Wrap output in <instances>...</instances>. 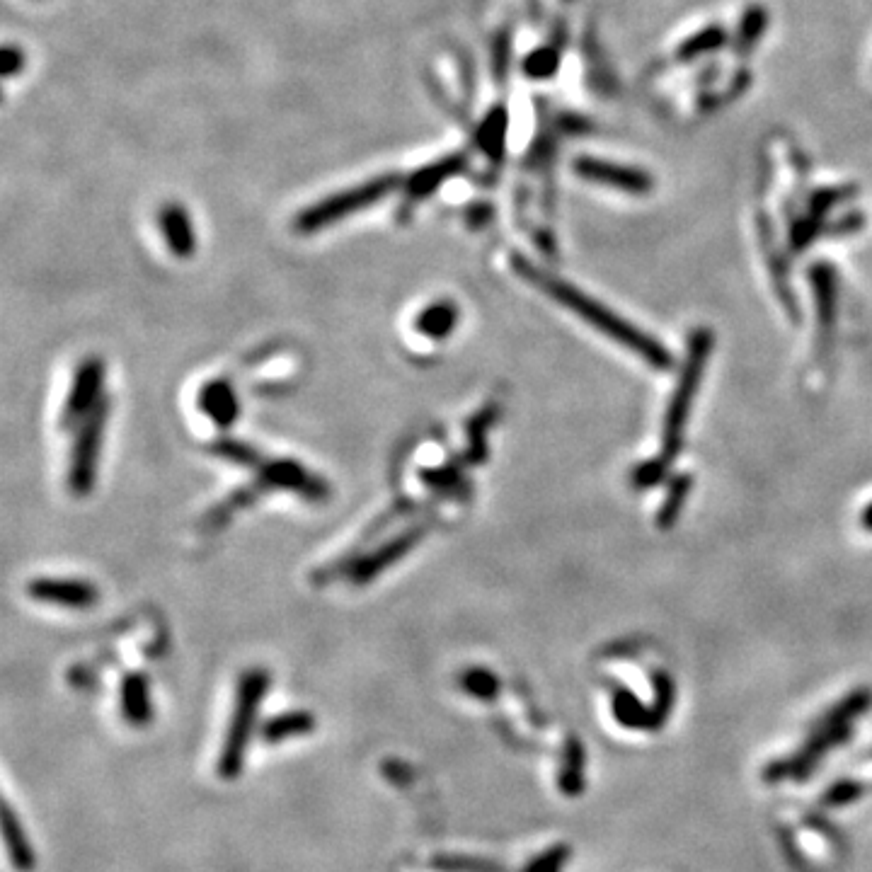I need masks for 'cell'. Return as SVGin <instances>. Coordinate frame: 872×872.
<instances>
[{
  "label": "cell",
  "mask_w": 872,
  "mask_h": 872,
  "mask_svg": "<svg viewBox=\"0 0 872 872\" xmlns=\"http://www.w3.org/2000/svg\"><path fill=\"white\" fill-rule=\"evenodd\" d=\"M3 834H5V846H8L10 860H13L15 868L20 872H32L34 865H37V858H34L32 843L25 834V826H22L20 817H17L13 807H10V802H5L3 805Z\"/></svg>",
  "instance_id": "17"
},
{
  "label": "cell",
  "mask_w": 872,
  "mask_h": 872,
  "mask_svg": "<svg viewBox=\"0 0 872 872\" xmlns=\"http://www.w3.org/2000/svg\"><path fill=\"white\" fill-rule=\"evenodd\" d=\"M824 218L826 216H822V214L807 211V214L795 223L793 231H790V250L802 252L807 248V245L812 243L814 238H819V233L824 231Z\"/></svg>",
  "instance_id": "29"
},
{
  "label": "cell",
  "mask_w": 872,
  "mask_h": 872,
  "mask_svg": "<svg viewBox=\"0 0 872 872\" xmlns=\"http://www.w3.org/2000/svg\"><path fill=\"white\" fill-rule=\"evenodd\" d=\"M432 868L436 872H509L507 865L497 863L492 858L478 856H451V853H439L432 858Z\"/></svg>",
  "instance_id": "25"
},
{
  "label": "cell",
  "mask_w": 872,
  "mask_h": 872,
  "mask_svg": "<svg viewBox=\"0 0 872 872\" xmlns=\"http://www.w3.org/2000/svg\"><path fill=\"white\" fill-rule=\"evenodd\" d=\"M512 267L521 279H526L529 284L536 286V289H541L545 296H550L553 301H558L560 306L567 308V311L579 315L584 323L592 325L594 330L601 332V335L611 337L613 342L628 347L630 352L645 359L647 364L652 366V369L667 371L671 366V354L662 347V344H659L657 340H652L650 335H645V332L638 330L635 325H630L628 320L621 318V315L608 311L606 306H601L599 301L589 298L587 294H584V291H579L577 286H572V284H567V281L553 277V274L545 272V269H541V267H536L531 260H526V257H521V255L512 257Z\"/></svg>",
  "instance_id": "1"
},
{
  "label": "cell",
  "mask_w": 872,
  "mask_h": 872,
  "mask_svg": "<svg viewBox=\"0 0 872 872\" xmlns=\"http://www.w3.org/2000/svg\"><path fill=\"white\" fill-rule=\"evenodd\" d=\"M27 594L34 601L42 604L71 608V611H85L93 608L100 599V592L85 579H56V577H39L27 584Z\"/></svg>",
  "instance_id": "8"
},
{
  "label": "cell",
  "mask_w": 872,
  "mask_h": 872,
  "mask_svg": "<svg viewBox=\"0 0 872 872\" xmlns=\"http://www.w3.org/2000/svg\"><path fill=\"white\" fill-rule=\"evenodd\" d=\"M495 417H497V407L490 405V407H485V410L480 412V415L475 417L473 422H470L468 439H470V449H473V453H470V458H473V461H483V458L487 456L485 436H487V432H490V424L495 422Z\"/></svg>",
  "instance_id": "30"
},
{
  "label": "cell",
  "mask_w": 872,
  "mask_h": 872,
  "mask_svg": "<svg viewBox=\"0 0 872 872\" xmlns=\"http://www.w3.org/2000/svg\"><path fill=\"white\" fill-rule=\"evenodd\" d=\"M560 68V54L553 47H541L531 51L521 63V71L526 73V78L531 80H548L558 73Z\"/></svg>",
  "instance_id": "28"
},
{
  "label": "cell",
  "mask_w": 872,
  "mask_h": 872,
  "mask_svg": "<svg viewBox=\"0 0 872 872\" xmlns=\"http://www.w3.org/2000/svg\"><path fill=\"white\" fill-rule=\"evenodd\" d=\"M199 410L209 417L216 427H231L240 415V403L238 395H235L233 386L223 378L218 381H209L199 393Z\"/></svg>",
  "instance_id": "14"
},
{
  "label": "cell",
  "mask_w": 872,
  "mask_h": 872,
  "mask_svg": "<svg viewBox=\"0 0 872 872\" xmlns=\"http://www.w3.org/2000/svg\"><path fill=\"white\" fill-rule=\"evenodd\" d=\"M102 388H105V361L97 357H88L78 364L76 374H73L71 390L66 395L61 412V427L73 429L78 427L97 405L102 403Z\"/></svg>",
  "instance_id": "6"
},
{
  "label": "cell",
  "mask_w": 872,
  "mask_h": 872,
  "mask_svg": "<svg viewBox=\"0 0 872 872\" xmlns=\"http://www.w3.org/2000/svg\"><path fill=\"white\" fill-rule=\"evenodd\" d=\"M766 27H768V10L763 8V5H749V8L744 10L742 22H739L737 27L734 49H737L739 54H751V51L759 47Z\"/></svg>",
  "instance_id": "23"
},
{
  "label": "cell",
  "mask_w": 872,
  "mask_h": 872,
  "mask_svg": "<svg viewBox=\"0 0 872 872\" xmlns=\"http://www.w3.org/2000/svg\"><path fill=\"white\" fill-rule=\"evenodd\" d=\"M158 226L172 257L189 260L197 252V233H194L192 218H189L185 206L177 202L165 204L158 211Z\"/></svg>",
  "instance_id": "13"
},
{
  "label": "cell",
  "mask_w": 872,
  "mask_h": 872,
  "mask_svg": "<svg viewBox=\"0 0 872 872\" xmlns=\"http://www.w3.org/2000/svg\"><path fill=\"white\" fill-rule=\"evenodd\" d=\"M267 688L269 674L265 669H248L240 676L231 725H228L221 756H218V773H221L223 780H235L243 771L245 751H248L250 737L257 727V717H260Z\"/></svg>",
  "instance_id": "3"
},
{
  "label": "cell",
  "mask_w": 872,
  "mask_h": 872,
  "mask_svg": "<svg viewBox=\"0 0 872 872\" xmlns=\"http://www.w3.org/2000/svg\"><path fill=\"white\" fill-rule=\"evenodd\" d=\"M507 126H509V112L504 107L490 109V114L480 122L478 131H475V143H478L480 151L485 153L490 160H502L504 146H507Z\"/></svg>",
  "instance_id": "19"
},
{
  "label": "cell",
  "mask_w": 872,
  "mask_h": 872,
  "mask_svg": "<svg viewBox=\"0 0 872 872\" xmlns=\"http://www.w3.org/2000/svg\"><path fill=\"white\" fill-rule=\"evenodd\" d=\"M727 39H730V34H727L725 27L710 25L701 32L691 34V37H688L686 42L681 44L679 49H676V59L691 63V61L701 59V56H705V54H713V51L722 49L727 44Z\"/></svg>",
  "instance_id": "22"
},
{
  "label": "cell",
  "mask_w": 872,
  "mask_h": 872,
  "mask_svg": "<svg viewBox=\"0 0 872 872\" xmlns=\"http://www.w3.org/2000/svg\"><path fill=\"white\" fill-rule=\"evenodd\" d=\"M584 768H587V751H584V744L579 742L577 737H570L565 742V749H562V766L558 776V788L567 797H577L579 793H584V785H587V780H584Z\"/></svg>",
  "instance_id": "18"
},
{
  "label": "cell",
  "mask_w": 872,
  "mask_h": 872,
  "mask_svg": "<svg viewBox=\"0 0 872 872\" xmlns=\"http://www.w3.org/2000/svg\"><path fill=\"white\" fill-rule=\"evenodd\" d=\"M260 480L267 487H279V490L296 492V495L313 499V502H320V499L330 495V487H327L325 480H320L318 475L308 473L301 463L289 461V458H284V461L265 463L260 470Z\"/></svg>",
  "instance_id": "9"
},
{
  "label": "cell",
  "mask_w": 872,
  "mask_h": 872,
  "mask_svg": "<svg viewBox=\"0 0 872 872\" xmlns=\"http://www.w3.org/2000/svg\"><path fill=\"white\" fill-rule=\"evenodd\" d=\"M865 783H860V780H851V778H843L839 783H834L831 788H826V793L822 795V805L824 807H846L851 805V802H858L860 797L865 795Z\"/></svg>",
  "instance_id": "31"
},
{
  "label": "cell",
  "mask_w": 872,
  "mask_h": 872,
  "mask_svg": "<svg viewBox=\"0 0 872 872\" xmlns=\"http://www.w3.org/2000/svg\"><path fill=\"white\" fill-rule=\"evenodd\" d=\"M422 529H410L405 533H400V536L390 538L388 543L378 545L374 553L364 555L357 565L352 567V579L354 584H366L369 579H374L381 575L383 570H388V567H393L395 562H398L403 555L410 553L412 548H415L417 541L422 538Z\"/></svg>",
  "instance_id": "11"
},
{
  "label": "cell",
  "mask_w": 872,
  "mask_h": 872,
  "mask_svg": "<svg viewBox=\"0 0 872 872\" xmlns=\"http://www.w3.org/2000/svg\"><path fill=\"white\" fill-rule=\"evenodd\" d=\"M572 168H575L577 177H582V180L596 182V185H606L613 189H623V192L635 194V197L650 194L654 187L652 175L647 170L633 168V165L613 163V160L582 156L575 160Z\"/></svg>",
  "instance_id": "7"
},
{
  "label": "cell",
  "mask_w": 872,
  "mask_h": 872,
  "mask_svg": "<svg viewBox=\"0 0 872 872\" xmlns=\"http://www.w3.org/2000/svg\"><path fill=\"white\" fill-rule=\"evenodd\" d=\"M810 281L814 286V301H817L819 349L829 352V342L836 325V269L826 265V262H817L810 269Z\"/></svg>",
  "instance_id": "12"
},
{
  "label": "cell",
  "mask_w": 872,
  "mask_h": 872,
  "mask_svg": "<svg viewBox=\"0 0 872 872\" xmlns=\"http://www.w3.org/2000/svg\"><path fill=\"white\" fill-rule=\"evenodd\" d=\"M122 713L131 727H146L153 720V703L148 679L141 671H131L122 681Z\"/></svg>",
  "instance_id": "15"
},
{
  "label": "cell",
  "mask_w": 872,
  "mask_h": 872,
  "mask_svg": "<svg viewBox=\"0 0 872 872\" xmlns=\"http://www.w3.org/2000/svg\"><path fill=\"white\" fill-rule=\"evenodd\" d=\"M570 856H572V848L567 846V843H558V846L538 853V856L526 865L524 872H562L565 870V865L570 863Z\"/></svg>",
  "instance_id": "34"
},
{
  "label": "cell",
  "mask_w": 872,
  "mask_h": 872,
  "mask_svg": "<svg viewBox=\"0 0 872 872\" xmlns=\"http://www.w3.org/2000/svg\"><path fill=\"white\" fill-rule=\"evenodd\" d=\"M458 684H461L463 691H466L468 696H473L475 701H495L499 693L497 674H492V671L485 667L466 669L461 674V679H458Z\"/></svg>",
  "instance_id": "26"
},
{
  "label": "cell",
  "mask_w": 872,
  "mask_h": 872,
  "mask_svg": "<svg viewBox=\"0 0 872 872\" xmlns=\"http://www.w3.org/2000/svg\"><path fill=\"white\" fill-rule=\"evenodd\" d=\"M691 483H693L691 475H679V478L671 480L667 497H664V504L657 512V526L662 531L671 529V526L676 524V519L681 516V512H684V502L688 492H691Z\"/></svg>",
  "instance_id": "24"
},
{
  "label": "cell",
  "mask_w": 872,
  "mask_h": 872,
  "mask_svg": "<svg viewBox=\"0 0 872 872\" xmlns=\"http://www.w3.org/2000/svg\"><path fill=\"white\" fill-rule=\"evenodd\" d=\"M863 223H865L863 214H846V216H841L839 221L831 223L829 235H851V233L860 231V228H863Z\"/></svg>",
  "instance_id": "37"
},
{
  "label": "cell",
  "mask_w": 872,
  "mask_h": 872,
  "mask_svg": "<svg viewBox=\"0 0 872 872\" xmlns=\"http://www.w3.org/2000/svg\"><path fill=\"white\" fill-rule=\"evenodd\" d=\"M424 480H427L429 487H434V490L444 492V495H466L468 492V483L463 480V475L458 473L456 468H441V470H429V473H424Z\"/></svg>",
  "instance_id": "35"
},
{
  "label": "cell",
  "mask_w": 872,
  "mask_h": 872,
  "mask_svg": "<svg viewBox=\"0 0 872 872\" xmlns=\"http://www.w3.org/2000/svg\"><path fill=\"white\" fill-rule=\"evenodd\" d=\"M22 68H25V54H22V49L8 44V47L3 49V78L10 80L15 73H20Z\"/></svg>",
  "instance_id": "36"
},
{
  "label": "cell",
  "mask_w": 872,
  "mask_h": 872,
  "mask_svg": "<svg viewBox=\"0 0 872 872\" xmlns=\"http://www.w3.org/2000/svg\"><path fill=\"white\" fill-rule=\"evenodd\" d=\"M613 717L628 730H654L652 710L640 703V698L625 686L613 688Z\"/></svg>",
  "instance_id": "21"
},
{
  "label": "cell",
  "mask_w": 872,
  "mask_h": 872,
  "mask_svg": "<svg viewBox=\"0 0 872 872\" xmlns=\"http://www.w3.org/2000/svg\"><path fill=\"white\" fill-rule=\"evenodd\" d=\"M671 463L664 461L662 456H654L650 461H645L642 466H638L633 470V475H630V483H633L635 490H650V487L659 485L664 478H667V470Z\"/></svg>",
  "instance_id": "33"
},
{
  "label": "cell",
  "mask_w": 872,
  "mask_h": 872,
  "mask_svg": "<svg viewBox=\"0 0 872 872\" xmlns=\"http://www.w3.org/2000/svg\"><path fill=\"white\" fill-rule=\"evenodd\" d=\"M211 453H216L218 458H226V461H233L235 466H255V463L260 461V453L252 449V446L231 439L214 441V444H211Z\"/></svg>",
  "instance_id": "32"
},
{
  "label": "cell",
  "mask_w": 872,
  "mask_h": 872,
  "mask_svg": "<svg viewBox=\"0 0 872 872\" xmlns=\"http://www.w3.org/2000/svg\"><path fill=\"white\" fill-rule=\"evenodd\" d=\"M710 349H713V332L708 327H698L688 337V352L684 369H681L679 383H676L674 395H671L667 417H664V432H662V453L659 456L664 461L671 463L681 453L684 446V432L688 415H691L693 398H696L698 386H701V378L708 364Z\"/></svg>",
  "instance_id": "2"
},
{
  "label": "cell",
  "mask_w": 872,
  "mask_h": 872,
  "mask_svg": "<svg viewBox=\"0 0 872 872\" xmlns=\"http://www.w3.org/2000/svg\"><path fill=\"white\" fill-rule=\"evenodd\" d=\"M107 400L85 417L76 427V439H73L71 461H68V490L76 497H85L93 492L97 480V463H100L102 439H105V424H107Z\"/></svg>",
  "instance_id": "5"
},
{
  "label": "cell",
  "mask_w": 872,
  "mask_h": 872,
  "mask_svg": "<svg viewBox=\"0 0 872 872\" xmlns=\"http://www.w3.org/2000/svg\"><path fill=\"white\" fill-rule=\"evenodd\" d=\"M458 318H461V311H458L456 303L451 298H439V301L422 308L420 315L415 318V330L422 337H429V340H446L456 330Z\"/></svg>",
  "instance_id": "16"
},
{
  "label": "cell",
  "mask_w": 872,
  "mask_h": 872,
  "mask_svg": "<svg viewBox=\"0 0 872 872\" xmlns=\"http://www.w3.org/2000/svg\"><path fill=\"white\" fill-rule=\"evenodd\" d=\"M870 759H872V754H870Z\"/></svg>",
  "instance_id": "39"
},
{
  "label": "cell",
  "mask_w": 872,
  "mask_h": 872,
  "mask_svg": "<svg viewBox=\"0 0 872 872\" xmlns=\"http://www.w3.org/2000/svg\"><path fill=\"white\" fill-rule=\"evenodd\" d=\"M400 185H403V180H400L398 175H393V172H390V175L374 177V180L359 182V185L342 189V192L332 194V197H325L320 199V202L306 206V209L296 216L294 228L303 235L323 231L327 226H335V223L344 221V218L354 216L357 211H364L369 209V206H376L378 202H383V199L390 197V194H393Z\"/></svg>",
  "instance_id": "4"
},
{
  "label": "cell",
  "mask_w": 872,
  "mask_h": 872,
  "mask_svg": "<svg viewBox=\"0 0 872 872\" xmlns=\"http://www.w3.org/2000/svg\"><path fill=\"white\" fill-rule=\"evenodd\" d=\"M468 160L463 153H451L439 160H432L429 165H422L420 170H415L410 175V180L405 182V199L410 204L424 202L429 199L439 187H444L446 182L453 180L456 175H461L466 170Z\"/></svg>",
  "instance_id": "10"
},
{
  "label": "cell",
  "mask_w": 872,
  "mask_h": 872,
  "mask_svg": "<svg viewBox=\"0 0 872 872\" xmlns=\"http://www.w3.org/2000/svg\"><path fill=\"white\" fill-rule=\"evenodd\" d=\"M313 730H315V715L306 713V710H294V713H281L277 717H272V720H267L265 725H262L260 734L267 744H279L284 742V739L301 737V734H308Z\"/></svg>",
  "instance_id": "20"
},
{
  "label": "cell",
  "mask_w": 872,
  "mask_h": 872,
  "mask_svg": "<svg viewBox=\"0 0 872 872\" xmlns=\"http://www.w3.org/2000/svg\"><path fill=\"white\" fill-rule=\"evenodd\" d=\"M652 688H654V701L650 705V710H652V727H654V730H657V727H662L664 722H667L671 708H674L676 688H674V681L669 679L667 671H654V674H652Z\"/></svg>",
  "instance_id": "27"
},
{
  "label": "cell",
  "mask_w": 872,
  "mask_h": 872,
  "mask_svg": "<svg viewBox=\"0 0 872 872\" xmlns=\"http://www.w3.org/2000/svg\"><path fill=\"white\" fill-rule=\"evenodd\" d=\"M860 521H863L865 529L872 531V504H868V507H865V512H863V516H860Z\"/></svg>",
  "instance_id": "38"
}]
</instances>
